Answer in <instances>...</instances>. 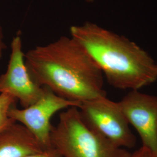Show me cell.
<instances>
[{"instance_id":"1","label":"cell","mask_w":157,"mask_h":157,"mask_svg":"<svg viewBox=\"0 0 157 157\" xmlns=\"http://www.w3.org/2000/svg\"><path fill=\"white\" fill-rule=\"evenodd\" d=\"M25 59L34 80L63 98L82 103L107 97L101 69L71 36L37 46Z\"/></svg>"},{"instance_id":"2","label":"cell","mask_w":157,"mask_h":157,"mask_svg":"<svg viewBox=\"0 0 157 157\" xmlns=\"http://www.w3.org/2000/svg\"><path fill=\"white\" fill-rule=\"evenodd\" d=\"M70 33L113 87L139 90L157 80V62L139 45L124 36L89 22L71 26Z\"/></svg>"},{"instance_id":"3","label":"cell","mask_w":157,"mask_h":157,"mask_svg":"<svg viewBox=\"0 0 157 157\" xmlns=\"http://www.w3.org/2000/svg\"><path fill=\"white\" fill-rule=\"evenodd\" d=\"M51 146L62 157H130L126 148L89 128L80 117L78 107H71L60 113L51 133Z\"/></svg>"},{"instance_id":"4","label":"cell","mask_w":157,"mask_h":157,"mask_svg":"<svg viewBox=\"0 0 157 157\" xmlns=\"http://www.w3.org/2000/svg\"><path fill=\"white\" fill-rule=\"evenodd\" d=\"M78 108L82 120L91 130L119 147H135L136 138L118 102L104 97L83 102Z\"/></svg>"},{"instance_id":"5","label":"cell","mask_w":157,"mask_h":157,"mask_svg":"<svg viewBox=\"0 0 157 157\" xmlns=\"http://www.w3.org/2000/svg\"><path fill=\"white\" fill-rule=\"evenodd\" d=\"M43 87L44 90L42 95L34 103L21 109L15 105L9 110L8 115L15 122L25 126L46 148L52 146V117L63 109L73 107L78 108L81 103L63 98L48 87Z\"/></svg>"},{"instance_id":"6","label":"cell","mask_w":157,"mask_h":157,"mask_svg":"<svg viewBox=\"0 0 157 157\" xmlns=\"http://www.w3.org/2000/svg\"><path fill=\"white\" fill-rule=\"evenodd\" d=\"M11 52L5 73L0 75V94L11 95L22 108L33 104L42 95L44 87L37 84L30 75L23 50L21 33L13 38Z\"/></svg>"},{"instance_id":"7","label":"cell","mask_w":157,"mask_h":157,"mask_svg":"<svg viewBox=\"0 0 157 157\" xmlns=\"http://www.w3.org/2000/svg\"><path fill=\"white\" fill-rule=\"evenodd\" d=\"M118 103L140 136L142 146L157 152V96L130 90Z\"/></svg>"},{"instance_id":"8","label":"cell","mask_w":157,"mask_h":157,"mask_svg":"<svg viewBox=\"0 0 157 157\" xmlns=\"http://www.w3.org/2000/svg\"><path fill=\"white\" fill-rule=\"evenodd\" d=\"M44 149L22 124L13 122L0 130V157H25Z\"/></svg>"},{"instance_id":"9","label":"cell","mask_w":157,"mask_h":157,"mask_svg":"<svg viewBox=\"0 0 157 157\" xmlns=\"http://www.w3.org/2000/svg\"><path fill=\"white\" fill-rule=\"evenodd\" d=\"M17 100L11 95L6 93L0 94V130L9 124L15 122L10 118L8 112Z\"/></svg>"},{"instance_id":"10","label":"cell","mask_w":157,"mask_h":157,"mask_svg":"<svg viewBox=\"0 0 157 157\" xmlns=\"http://www.w3.org/2000/svg\"><path fill=\"white\" fill-rule=\"evenodd\" d=\"M25 157H62L59 152L52 146L46 148L41 151L34 153Z\"/></svg>"},{"instance_id":"11","label":"cell","mask_w":157,"mask_h":157,"mask_svg":"<svg viewBox=\"0 0 157 157\" xmlns=\"http://www.w3.org/2000/svg\"><path fill=\"white\" fill-rule=\"evenodd\" d=\"M130 157H157V152L142 146L133 153H131Z\"/></svg>"},{"instance_id":"12","label":"cell","mask_w":157,"mask_h":157,"mask_svg":"<svg viewBox=\"0 0 157 157\" xmlns=\"http://www.w3.org/2000/svg\"><path fill=\"white\" fill-rule=\"evenodd\" d=\"M6 48V45L4 41V35L2 32V29L0 26V59L2 56L3 52Z\"/></svg>"},{"instance_id":"13","label":"cell","mask_w":157,"mask_h":157,"mask_svg":"<svg viewBox=\"0 0 157 157\" xmlns=\"http://www.w3.org/2000/svg\"><path fill=\"white\" fill-rule=\"evenodd\" d=\"M85 1H86V2H89V3H90V2H94L95 0H85Z\"/></svg>"},{"instance_id":"14","label":"cell","mask_w":157,"mask_h":157,"mask_svg":"<svg viewBox=\"0 0 157 157\" xmlns=\"http://www.w3.org/2000/svg\"></svg>"}]
</instances>
